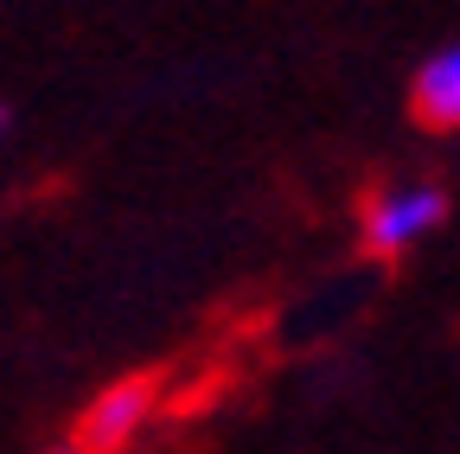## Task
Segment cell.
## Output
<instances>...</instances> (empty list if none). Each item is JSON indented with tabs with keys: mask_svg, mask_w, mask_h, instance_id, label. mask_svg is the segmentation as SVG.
<instances>
[{
	"mask_svg": "<svg viewBox=\"0 0 460 454\" xmlns=\"http://www.w3.org/2000/svg\"><path fill=\"white\" fill-rule=\"evenodd\" d=\"M441 218H447V192L435 180H396L365 205V244L377 256H402L422 237H435Z\"/></svg>",
	"mask_w": 460,
	"mask_h": 454,
	"instance_id": "cell-1",
	"label": "cell"
},
{
	"mask_svg": "<svg viewBox=\"0 0 460 454\" xmlns=\"http://www.w3.org/2000/svg\"><path fill=\"white\" fill-rule=\"evenodd\" d=\"M147 410H154V384L147 378L109 384L96 404L84 410V423H77V454H122L147 429Z\"/></svg>",
	"mask_w": 460,
	"mask_h": 454,
	"instance_id": "cell-2",
	"label": "cell"
},
{
	"mask_svg": "<svg viewBox=\"0 0 460 454\" xmlns=\"http://www.w3.org/2000/svg\"><path fill=\"white\" fill-rule=\"evenodd\" d=\"M410 102L429 129H460V45H441L435 58L416 71Z\"/></svg>",
	"mask_w": 460,
	"mask_h": 454,
	"instance_id": "cell-3",
	"label": "cell"
},
{
	"mask_svg": "<svg viewBox=\"0 0 460 454\" xmlns=\"http://www.w3.org/2000/svg\"><path fill=\"white\" fill-rule=\"evenodd\" d=\"M13 135V116H7V109H0V141H7Z\"/></svg>",
	"mask_w": 460,
	"mask_h": 454,
	"instance_id": "cell-4",
	"label": "cell"
}]
</instances>
